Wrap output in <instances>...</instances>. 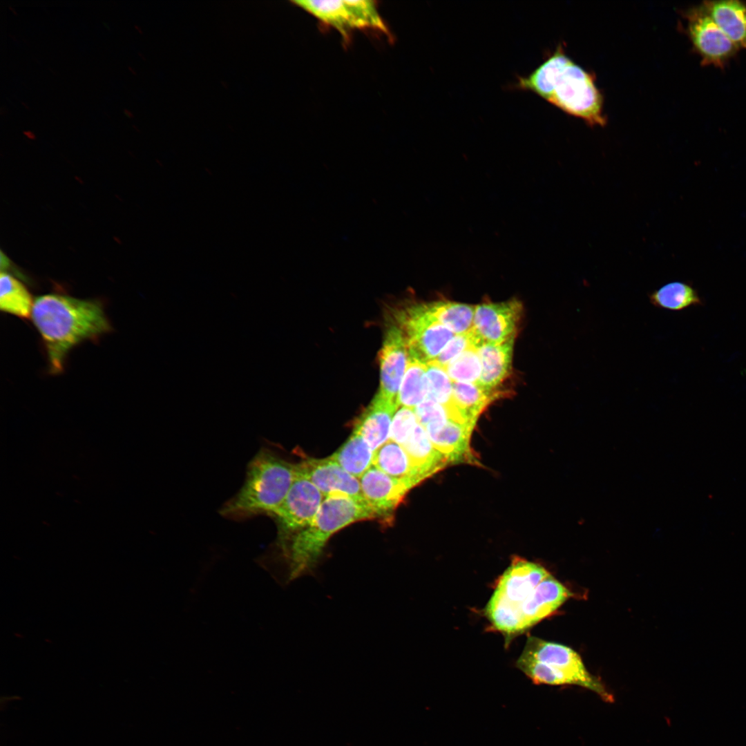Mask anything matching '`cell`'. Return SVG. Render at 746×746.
<instances>
[{"label": "cell", "mask_w": 746, "mask_h": 746, "mask_svg": "<svg viewBox=\"0 0 746 746\" xmlns=\"http://www.w3.org/2000/svg\"><path fill=\"white\" fill-rule=\"evenodd\" d=\"M574 594L542 565L515 558L499 577L485 609L506 640L555 612Z\"/></svg>", "instance_id": "6da1fadb"}, {"label": "cell", "mask_w": 746, "mask_h": 746, "mask_svg": "<svg viewBox=\"0 0 746 746\" xmlns=\"http://www.w3.org/2000/svg\"><path fill=\"white\" fill-rule=\"evenodd\" d=\"M372 519L378 517L366 504L344 494L329 495L307 526L277 539L276 558L258 563L281 584H288L314 571L332 535L352 523Z\"/></svg>", "instance_id": "7a4b0ae2"}, {"label": "cell", "mask_w": 746, "mask_h": 746, "mask_svg": "<svg viewBox=\"0 0 746 746\" xmlns=\"http://www.w3.org/2000/svg\"><path fill=\"white\" fill-rule=\"evenodd\" d=\"M32 321L46 347L50 372L61 373L70 351L86 340H95L111 331L102 304L59 294H48L34 300Z\"/></svg>", "instance_id": "3957f363"}, {"label": "cell", "mask_w": 746, "mask_h": 746, "mask_svg": "<svg viewBox=\"0 0 746 746\" xmlns=\"http://www.w3.org/2000/svg\"><path fill=\"white\" fill-rule=\"evenodd\" d=\"M516 86L534 92L567 114L591 126L606 123L603 95L592 73L577 64L561 46Z\"/></svg>", "instance_id": "277c9868"}, {"label": "cell", "mask_w": 746, "mask_h": 746, "mask_svg": "<svg viewBox=\"0 0 746 746\" xmlns=\"http://www.w3.org/2000/svg\"><path fill=\"white\" fill-rule=\"evenodd\" d=\"M296 476V464L262 448L248 464L238 492L221 508L230 519H245L260 515L271 516L287 495Z\"/></svg>", "instance_id": "5b68a950"}, {"label": "cell", "mask_w": 746, "mask_h": 746, "mask_svg": "<svg viewBox=\"0 0 746 746\" xmlns=\"http://www.w3.org/2000/svg\"><path fill=\"white\" fill-rule=\"evenodd\" d=\"M516 665L535 684L576 685L613 702L614 696L604 684L591 673L581 656L566 645L530 636Z\"/></svg>", "instance_id": "8992f818"}, {"label": "cell", "mask_w": 746, "mask_h": 746, "mask_svg": "<svg viewBox=\"0 0 746 746\" xmlns=\"http://www.w3.org/2000/svg\"><path fill=\"white\" fill-rule=\"evenodd\" d=\"M292 3L336 29L343 40L356 30L370 29L389 35L376 3L367 0L292 1Z\"/></svg>", "instance_id": "52a82bcc"}, {"label": "cell", "mask_w": 746, "mask_h": 746, "mask_svg": "<svg viewBox=\"0 0 746 746\" xmlns=\"http://www.w3.org/2000/svg\"><path fill=\"white\" fill-rule=\"evenodd\" d=\"M396 325L403 332L409 356L423 363L433 361L455 335L427 312L424 304L397 311Z\"/></svg>", "instance_id": "ba28073f"}, {"label": "cell", "mask_w": 746, "mask_h": 746, "mask_svg": "<svg viewBox=\"0 0 746 746\" xmlns=\"http://www.w3.org/2000/svg\"><path fill=\"white\" fill-rule=\"evenodd\" d=\"M318 488L298 474L279 508L271 515L277 523L278 539H283L307 526L324 499Z\"/></svg>", "instance_id": "9c48e42d"}, {"label": "cell", "mask_w": 746, "mask_h": 746, "mask_svg": "<svg viewBox=\"0 0 746 746\" xmlns=\"http://www.w3.org/2000/svg\"><path fill=\"white\" fill-rule=\"evenodd\" d=\"M367 505L378 519L390 520L408 491L418 484L410 479H397L372 466L360 478Z\"/></svg>", "instance_id": "30bf717a"}, {"label": "cell", "mask_w": 746, "mask_h": 746, "mask_svg": "<svg viewBox=\"0 0 746 746\" xmlns=\"http://www.w3.org/2000/svg\"><path fill=\"white\" fill-rule=\"evenodd\" d=\"M685 16L688 35L703 61L722 65L738 49L702 6L687 11Z\"/></svg>", "instance_id": "8fae6325"}, {"label": "cell", "mask_w": 746, "mask_h": 746, "mask_svg": "<svg viewBox=\"0 0 746 746\" xmlns=\"http://www.w3.org/2000/svg\"><path fill=\"white\" fill-rule=\"evenodd\" d=\"M522 312L517 299L476 306L472 329L483 343L499 344L515 338Z\"/></svg>", "instance_id": "7c38bea8"}, {"label": "cell", "mask_w": 746, "mask_h": 746, "mask_svg": "<svg viewBox=\"0 0 746 746\" xmlns=\"http://www.w3.org/2000/svg\"><path fill=\"white\" fill-rule=\"evenodd\" d=\"M296 470L298 474L312 481L324 497L332 494H344L366 504L362 495L360 480L345 470L329 457L303 459L296 464Z\"/></svg>", "instance_id": "4fadbf2b"}, {"label": "cell", "mask_w": 746, "mask_h": 746, "mask_svg": "<svg viewBox=\"0 0 746 746\" xmlns=\"http://www.w3.org/2000/svg\"><path fill=\"white\" fill-rule=\"evenodd\" d=\"M408 359L409 352L405 336L396 325H392L385 333L379 353L381 385L379 393L397 402Z\"/></svg>", "instance_id": "5bb4252c"}, {"label": "cell", "mask_w": 746, "mask_h": 746, "mask_svg": "<svg viewBox=\"0 0 746 746\" xmlns=\"http://www.w3.org/2000/svg\"><path fill=\"white\" fill-rule=\"evenodd\" d=\"M475 424L451 419L439 424L424 427L434 447L448 463H475L470 450V439Z\"/></svg>", "instance_id": "9a60e30c"}, {"label": "cell", "mask_w": 746, "mask_h": 746, "mask_svg": "<svg viewBox=\"0 0 746 746\" xmlns=\"http://www.w3.org/2000/svg\"><path fill=\"white\" fill-rule=\"evenodd\" d=\"M398 408L396 401L378 392L356 421L353 431L364 438L374 452L390 440L392 421Z\"/></svg>", "instance_id": "2e32d148"}, {"label": "cell", "mask_w": 746, "mask_h": 746, "mask_svg": "<svg viewBox=\"0 0 746 746\" xmlns=\"http://www.w3.org/2000/svg\"><path fill=\"white\" fill-rule=\"evenodd\" d=\"M514 339L499 344L483 343L477 348L481 363V373L477 385L484 390L492 392L508 376Z\"/></svg>", "instance_id": "e0dca14e"}, {"label": "cell", "mask_w": 746, "mask_h": 746, "mask_svg": "<svg viewBox=\"0 0 746 746\" xmlns=\"http://www.w3.org/2000/svg\"><path fill=\"white\" fill-rule=\"evenodd\" d=\"M402 447L416 473L423 481L448 464L434 447L425 429L419 423Z\"/></svg>", "instance_id": "ac0fdd59"}, {"label": "cell", "mask_w": 746, "mask_h": 746, "mask_svg": "<svg viewBox=\"0 0 746 746\" xmlns=\"http://www.w3.org/2000/svg\"><path fill=\"white\" fill-rule=\"evenodd\" d=\"M738 48H746V6L738 1H706L702 6Z\"/></svg>", "instance_id": "d6986e66"}, {"label": "cell", "mask_w": 746, "mask_h": 746, "mask_svg": "<svg viewBox=\"0 0 746 746\" xmlns=\"http://www.w3.org/2000/svg\"><path fill=\"white\" fill-rule=\"evenodd\" d=\"M496 397L477 384L453 382L452 401L447 408L454 409L465 421L476 423L481 412Z\"/></svg>", "instance_id": "ffe728a7"}, {"label": "cell", "mask_w": 746, "mask_h": 746, "mask_svg": "<svg viewBox=\"0 0 746 746\" xmlns=\"http://www.w3.org/2000/svg\"><path fill=\"white\" fill-rule=\"evenodd\" d=\"M373 457L374 452L367 442L354 431L347 440L329 457L358 479L372 466Z\"/></svg>", "instance_id": "44dd1931"}, {"label": "cell", "mask_w": 746, "mask_h": 746, "mask_svg": "<svg viewBox=\"0 0 746 746\" xmlns=\"http://www.w3.org/2000/svg\"><path fill=\"white\" fill-rule=\"evenodd\" d=\"M424 305L433 318L455 334L468 332L473 327L475 305L443 300Z\"/></svg>", "instance_id": "7402d4cb"}, {"label": "cell", "mask_w": 746, "mask_h": 746, "mask_svg": "<svg viewBox=\"0 0 746 746\" xmlns=\"http://www.w3.org/2000/svg\"><path fill=\"white\" fill-rule=\"evenodd\" d=\"M649 298L653 306L674 312L703 304L698 291L689 283L681 281L671 282L660 287L651 292Z\"/></svg>", "instance_id": "603a6c76"}, {"label": "cell", "mask_w": 746, "mask_h": 746, "mask_svg": "<svg viewBox=\"0 0 746 746\" xmlns=\"http://www.w3.org/2000/svg\"><path fill=\"white\" fill-rule=\"evenodd\" d=\"M372 465L394 478L410 479L418 484L423 481L416 473L404 448L391 440L374 452Z\"/></svg>", "instance_id": "cb8c5ba5"}, {"label": "cell", "mask_w": 746, "mask_h": 746, "mask_svg": "<svg viewBox=\"0 0 746 746\" xmlns=\"http://www.w3.org/2000/svg\"><path fill=\"white\" fill-rule=\"evenodd\" d=\"M34 300L24 286L15 277L6 271L0 274V309L21 318L31 316Z\"/></svg>", "instance_id": "d4e9b609"}, {"label": "cell", "mask_w": 746, "mask_h": 746, "mask_svg": "<svg viewBox=\"0 0 746 746\" xmlns=\"http://www.w3.org/2000/svg\"><path fill=\"white\" fill-rule=\"evenodd\" d=\"M426 364L409 356L397 396L398 406L414 409L427 396Z\"/></svg>", "instance_id": "484cf974"}, {"label": "cell", "mask_w": 746, "mask_h": 746, "mask_svg": "<svg viewBox=\"0 0 746 746\" xmlns=\"http://www.w3.org/2000/svg\"><path fill=\"white\" fill-rule=\"evenodd\" d=\"M444 369L452 382L477 384L481 373V363L477 348H468Z\"/></svg>", "instance_id": "4316f807"}, {"label": "cell", "mask_w": 746, "mask_h": 746, "mask_svg": "<svg viewBox=\"0 0 746 746\" xmlns=\"http://www.w3.org/2000/svg\"><path fill=\"white\" fill-rule=\"evenodd\" d=\"M425 377L428 388L426 398L448 407L452 401L453 382L446 370L434 361L426 363Z\"/></svg>", "instance_id": "83f0119b"}, {"label": "cell", "mask_w": 746, "mask_h": 746, "mask_svg": "<svg viewBox=\"0 0 746 746\" xmlns=\"http://www.w3.org/2000/svg\"><path fill=\"white\" fill-rule=\"evenodd\" d=\"M481 344V340L472 328L468 332L455 334L433 361L445 368L468 348H478Z\"/></svg>", "instance_id": "f1b7e54d"}, {"label": "cell", "mask_w": 746, "mask_h": 746, "mask_svg": "<svg viewBox=\"0 0 746 746\" xmlns=\"http://www.w3.org/2000/svg\"><path fill=\"white\" fill-rule=\"evenodd\" d=\"M418 423L414 409L402 406L398 408L392 421L390 440L402 446Z\"/></svg>", "instance_id": "f546056e"}, {"label": "cell", "mask_w": 746, "mask_h": 746, "mask_svg": "<svg viewBox=\"0 0 746 746\" xmlns=\"http://www.w3.org/2000/svg\"><path fill=\"white\" fill-rule=\"evenodd\" d=\"M414 410L419 423L423 427L442 423L450 419L448 409L429 398H425Z\"/></svg>", "instance_id": "4dcf8cb0"}, {"label": "cell", "mask_w": 746, "mask_h": 746, "mask_svg": "<svg viewBox=\"0 0 746 746\" xmlns=\"http://www.w3.org/2000/svg\"><path fill=\"white\" fill-rule=\"evenodd\" d=\"M23 133L24 135H26L27 137L28 136L31 139H34L35 137V135L33 134V133L30 131H24Z\"/></svg>", "instance_id": "1f68e13d"}, {"label": "cell", "mask_w": 746, "mask_h": 746, "mask_svg": "<svg viewBox=\"0 0 746 746\" xmlns=\"http://www.w3.org/2000/svg\"><path fill=\"white\" fill-rule=\"evenodd\" d=\"M124 113L126 117H128L129 118L133 117V115L131 113V111L129 110L126 109V108L124 109Z\"/></svg>", "instance_id": "d6a6232c"}, {"label": "cell", "mask_w": 746, "mask_h": 746, "mask_svg": "<svg viewBox=\"0 0 746 746\" xmlns=\"http://www.w3.org/2000/svg\"><path fill=\"white\" fill-rule=\"evenodd\" d=\"M8 8H9V9H10V10H12V12H13L14 14H17V12H15V9H14V8H12V6H8Z\"/></svg>", "instance_id": "836d02e7"}, {"label": "cell", "mask_w": 746, "mask_h": 746, "mask_svg": "<svg viewBox=\"0 0 746 746\" xmlns=\"http://www.w3.org/2000/svg\"><path fill=\"white\" fill-rule=\"evenodd\" d=\"M21 103H22V104H23V106H25V107H26V108H28V106H26V104H25L24 102H22Z\"/></svg>", "instance_id": "e575fe53"}]
</instances>
